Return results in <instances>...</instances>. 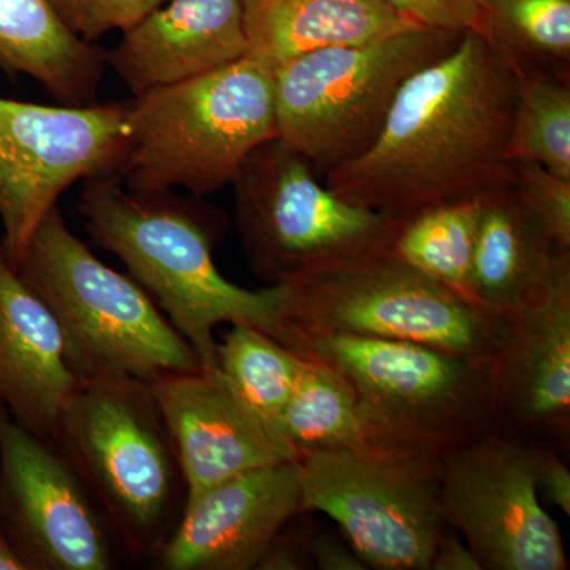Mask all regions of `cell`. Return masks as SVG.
I'll use <instances>...</instances> for the list:
<instances>
[{"label":"cell","instance_id":"3","mask_svg":"<svg viewBox=\"0 0 570 570\" xmlns=\"http://www.w3.org/2000/svg\"><path fill=\"white\" fill-rule=\"evenodd\" d=\"M307 362L346 379L377 448L426 466L494 430L489 363L409 341L283 332Z\"/></svg>","mask_w":570,"mask_h":570},{"label":"cell","instance_id":"6","mask_svg":"<svg viewBox=\"0 0 570 570\" xmlns=\"http://www.w3.org/2000/svg\"><path fill=\"white\" fill-rule=\"evenodd\" d=\"M58 448L91 493L119 550L151 564L187 502L181 463L151 384L86 382L67 409Z\"/></svg>","mask_w":570,"mask_h":570},{"label":"cell","instance_id":"29","mask_svg":"<svg viewBox=\"0 0 570 570\" xmlns=\"http://www.w3.org/2000/svg\"><path fill=\"white\" fill-rule=\"evenodd\" d=\"M393 10L422 28L482 36L483 0H384Z\"/></svg>","mask_w":570,"mask_h":570},{"label":"cell","instance_id":"7","mask_svg":"<svg viewBox=\"0 0 570 570\" xmlns=\"http://www.w3.org/2000/svg\"><path fill=\"white\" fill-rule=\"evenodd\" d=\"M281 285L275 328L409 341L493 363L505 317L385 250Z\"/></svg>","mask_w":570,"mask_h":570},{"label":"cell","instance_id":"32","mask_svg":"<svg viewBox=\"0 0 570 570\" xmlns=\"http://www.w3.org/2000/svg\"><path fill=\"white\" fill-rule=\"evenodd\" d=\"M539 491L551 504L570 515V471L561 456V449L542 444L538 466Z\"/></svg>","mask_w":570,"mask_h":570},{"label":"cell","instance_id":"18","mask_svg":"<svg viewBox=\"0 0 570 570\" xmlns=\"http://www.w3.org/2000/svg\"><path fill=\"white\" fill-rule=\"evenodd\" d=\"M246 55L243 0H167L124 33L107 62L135 97Z\"/></svg>","mask_w":570,"mask_h":570},{"label":"cell","instance_id":"8","mask_svg":"<svg viewBox=\"0 0 570 570\" xmlns=\"http://www.w3.org/2000/svg\"><path fill=\"white\" fill-rule=\"evenodd\" d=\"M461 36L415 28L279 63L273 69L276 137L324 178L371 148L401 86L452 51Z\"/></svg>","mask_w":570,"mask_h":570},{"label":"cell","instance_id":"20","mask_svg":"<svg viewBox=\"0 0 570 570\" xmlns=\"http://www.w3.org/2000/svg\"><path fill=\"white\" fill-rule=\"evenodd\" d=\"M247 55L276 69L303 52L422 28L384 0H243Z\"/></svg>","mask_w":570,"mask_h":570},{"label":"cell","instance_id":"15","mask_svg":"<svg viewBox=\"0 0 570 570\" xmlns=\"http://www.w3.org/2000/svg\"><path fill=\"white\" fill-rule=\"evenodd\" d=\"M151 387L181 463L187 502L236 475L298 460L217 366L164 377Z\"/></svg>","mask_w":570,"mask_h":570},{"label":"cell","instance_id":"21","mask_svg":"<svg viewBox=\"0 0 570 570\" xmlns=\"http://www.w3.org/2000/svg\"><path fill=\"white\" fill-rule=\"evenodd\" d=\"M107 51L71 33L50 0H0V70L26 75L62 105L96 104Z\"/></svg>","mask_w":570,"mask_h":570},{"label":"cell","instance_id":"4","mask_svg":"<svg viewBox=\"0 0 570 570\" xmlns=\"http://www.w3.org/2000/svg\"><path fill=\"white\" fill-rule=\"evenodd\" d=\"M17 272L58 322L82 384L108 379L154 384L204 367L148 292L102 264L58 206L33 232Z\"/></svg>","mask_w":570,"mask_h":570},{"label":"cell","instance_id":"9","mask_svg":"<svg viewBox=\"0 0 570 570\" xmlns=\"http://www.w3.org/2000/svg\"><path fill=\"white\" fill-rule=\"evenodd\" d=\"M232 186L247 265L268 285L385 253L395 234L396 219L337 197L277 137L249 154Z\"/></svg>","mask_w":570,"mask_h":570},{"label":"cell","instance_id":"17","mask_svg":"<svg viewBox=\"0 0 570 570\" xmlns=\"http://www.w3.org/2000/svg\"><path fill=\"white\" fill-rule=\"evenodd\" d=\"M82 385L58 322L22 283L0 242V404L33 434L59 445L62 420Z\"/></svg>","mask_w":570,"mask_h":570},{"label":"cell","instance_id":"28","mask_svg":"<svg viewBox=\"0 0 570 570\" xmlns=\"http://www.w3.org/2000/svg\"><path fill=\"white\" fill-rule=\"evenodd\" d=\"M167 0H50L59 20L78 39L96 43L107 33H126Z\"/></svg>","mask_w":570,"mask_h":570},{"label":"cell","instance_id":"2","mask_svg":"<svg viewBox=\"0 0 570 570\" xmlns=\"http://www.w3.org/2000/svg\"><path fill=\"white\" fill-rule=\"evenodd\" d=\"M77 209L92 242L121 258L202 366H217V325H253L272 335L281 285L247 291L220 275L213 258L219 213L175 193H132L118 175L86 179Z\"/></svg>","mask_w":570,"mask_h":570},{"label":"cell","instance_id":"11","mask_svg":"<svg viewBox=\"0 0 570 570\" xmlns=\"http://www.w3.org/2000/svg\"><path fill=\"white\" fill-rule=\"evenodd\" d=\"M126 115L127 102L51 107L0 97V242L14 269L69 187L119 175Z\"/></svg>","mask_w":570,"mask_h":570},{"label":"cell","instance_id":"10","mask_svg":"<svg viewBox=\"0 0 570 570\" xmlns=\"http://www.w3.org/2000/svg\"><path fill=\"white\" fill-rule=\"evenodd\" d=\"M302 512L325 513L367 569L430 570L448 521L439 468L389 452L303 453Z\"/></svg>","mask_w":570,"mask_h":570},{"label":"cell","instance_id":"12","mask_svg":"<svg viewBox=\"0 0 570 570\" xmlns=\"http://www.w3.org/2000/svg\"><path fill=\"white\" fill-rule=\"evenodd\" d=\"M542 442L487 431L439 464L442 515L482 570H566L560 528L539 501Z\"/></svg>","mask_w":570,"mask_h":570},{"label":"cell","instance_id":"34","mask_svg":"<svg viewBox=\"0 0 570 570\" xmlns=\"http://www.w3.org/2000/svg\"><path fill=\"white\" fill-rule=\"evenodd\" d=\"M0 570H28V566L22 561L2 527H0Z\"/></svg>","mask_w":570,"mask_h":570},{"label":"cell","instance_id":"1","mask_svg":"<svg viewBox=\"0 0 570 570\" xmlns=\"http://www.w3.org/2000/svg\"><path fill=\"white\" fill-rule=\"evenodd\" d=\"M515 92V75L489 41L464 32L452 51L407 78L376 141L324 184L393 219L478 197L513 178Z\"/></svg>","mask_w":570,"mask_h":570},{"label":"cell","instance_id":"26","mask_svg":"<svg viewBox=\"0 0 570 570\" xmlns=\"http://www.w3.org/2000/svg\"><path fill=\"white\" fill-rule=\"evenodd\" d=\"M305 365V358L253 325H232L217 343V367L273 426Z\"/></svg>","mask_w":570,"mask_h":570},{"label":"cell","instance_id":"23","mask_svg":"<svg viewBox=\"0 0 570 570\" xmlns=\"http://www.w3.org/2000/svg\"><path fill=\"white\" fill-rule=\"evenodd\" d=\"M482 37L513 73L570 78V0H483Z\"/></svg>","mask_w":570,"mask_h":570},{"label":"cell","instance_id":"25","mask_svg":"<svg viewBox=\"0 0 570 570\" xmlns=\"http://www.w3.org/2000/svg\"><path fill=\"white\" fill-rule=\"evenodd\" d=\"M517 92L509 137L510 163H534L570 179V78L513 73Z\"/></svg>","mask_w":570,"mask_h":570},{"label":"cell","instance_id":"24","mask_svg":"<svg viewBox=\"0 0 570 570\" xmlns=\"http://www.w3.org/2000/svg\"><path fill=\"white\" fill-rule=\"evenodd\" d=\"M478 216V197L409 214L396 219L389 253L468 298Z\"/></svg>","mask_w":570,"mask_h":570},{"label":"cell","instance_id":"30","mask_svg":"<svg viewBox=\"0 0 570 570\" xmlns=\"http://www.w3.org/2000/svg\"><path fill=\"white\" fill-rule=\"evenodd\" d=\"M307 553L314 569L321 570H365L363 561L356 557L351 543L340 538L335 531L322 524L303 523Z\"/></svg>","mask_w":570,"mask_h":570},{"label":"cell","instance_id":"22","mask_svg":"<svg viewBox=\"0 0 570 570\" xmlns=\"http://www.w3.org/2000/svg\"><path fill=\"white\" fill-rule=\"evenodd\" d=\"M299 455L313 452H384L360 414L346 379L322 363L307 362L302 377L275 423Z\"/></svg>","mask_w":570,"mask_h":570},{"label":"cell","instance_id":"33","mask_svg":"<svg viewBox=\"0 0 570 570\" xmlns=\"http://www.w3.org/2000/svg\"><path fill=\"white\" fill-rule=\"evenodd\" d=\"M430 570H482V568L459 531L453 530L449 524L439 540Z\"/></svg>","mask_w":570,"mask_h":570},{"label":"cell","instance_id":"27","mask_svg":"<svg viewBox=\"0 0 570 570\" xmlns=\"http://www.w3.org/2000/svg\"><path fill=\"white\" fill-rule=\"evenodd\" d=\"M513 184L521 200L550 236L554 247L570 250V179L534 163H513Z\"/></svg>","mask_w":570,"mask_h":570},{"label":"cell","instance_id":"19","mask_svg":"<svg viewBox=\"0 0 570 570\" xmlns=\"http://www.w3.org/2000/svg\"><path fill=\"white\" fill-rule=\"evenodd\" d=\"M478 205L468 298L508 316L530 298L558 247L521 200L513 178L480 193Z\"/></svg>","mask_w":570,"mask_h":570},{"label":"cell","instance_id":"14","mask_svg":"<svg viewBox=\"0 0 570 570\" xmlns=\"http://www.w3.org/2000/svg\"><path fill=\"white\" fill-rule=\"evenodd\" d=\"M505 317L490 365L494 426L568 449L570 250H554L530 298Z\"/></svg>","mask_w":570,"mask_h":570},{"label":"cell","instance_id":"13","mask_svg":"<svg viewBox=\"0 0 570 570\" xmlns=\"http://www.w3.org/2000/svg\"><path fill=\"white\" fill-rule=\"evenodd\" d=\"M0 527L28 570H111L119 547L58 445L0 404Z\"/></svg>","mask_w":570,"mask_h":570},{"label":"cell","instance_id":"16","mask_svg":"<svg viewBox=\"0 0 570 570\" xmlns=\"http://www.w3.org/2000/svg\"><path fill=\"white\" fill-rule=\"evenodd\" d=\"M302 512L296 461L236 475L187 502L151 562L160 570H253Z\"/></svg>","mask_w":570,"mask_h":570},{"label":"cell","instance_id":"31","mask_svg":"<svg viewBox=\"0 0 570 570\" xmlns=\"http://www.w3.org/2000/svg\"><path fill=\"white\" fill-rule=\"evenodd\" d=\"M292 521V520H291ZM291 521L276 535L272 546L265 551L258 570H306L314 569L309 553H307L305 531L303 523L292 530Z\"/></svg>","mask_w":570,"mask_h":570},{"label":"cell","instance_id":"5","mask_svg":"<svg viewBox=\"0 0 570 570\" xmlns=\"http://www.w3.org/2000/svg\"><path fill=\"white\" fill-rule=\"evenodd\" d=\"M119 178L138 194L202 198L235 181L249 154L276 138L273 70L245 56L127 102Z\"/></svg>","mask_w":570,"mask_h":570}]
</instances>
